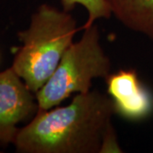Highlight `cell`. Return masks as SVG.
<instances>
[{
    "mask_svg": "<svg viewBox=\"0 0 153 153\" xmlns=\"http://www.w3.org/2000/svg\"><path fill=\"white\" fill-rule=\"evenodd\" d=\"M115 114L108 94H77L67 105L38 111L13 144L22 153H100Z\"/></svg>",
    "mask_w": 153,
    "mask_h": 153,
    "instance_id": "6da1fadb",
    "label": "cell"
},
{
    "mask_svg": "<svg viewBox=\"0 0 153 153\" xmlns=\"http://www.w3.org/2000/svg\"><path fill=\"white\" fill-rule=\"evenodd\" d=\"M35 94L11 66L0 72V143H14L18 124L38 112Z\"/></svg>",
    "mask_w": 153,
    "mask_h": 153,
    "instance_id": "277c9868",
    "label": "cell"
},
{
    "mask_svg": "<svg viewBox=\"0 0 153 153\" xmlns=\"http://www.w3.org/2000/svg\"><path fill=\"white\" fill-rule=\"evenodd\" d=\"M60 3L63 10L66 11H71L76 5L85 8L88 19L83 27L95 23L99 19H108L112 16L107 0H60Z\"/></svg>",
    "mask_w": 153,
    "mask_h": 153,
    "instance_id": "52a82bcc",
    "label": "cell"
},
{
    "mask_svg": "<svg viewBox=\"0 0 153 153\" xmlns=\"http://www.w3.org/2000/svg\"><path fill=\"white\" fill-rule=\"evenodd\" d=\"M77 31L70 11L44 4L33 14L28 27L18 33L22 46L12 67L33 93L52 76Z\"/></svg>",
    "mask_w": 153,
    "mask_h": 153,
    "instance_id": "7a4b0ae2",
    "label": "cell"
},
{
    "mask_svg": "<svg viewBox=\"0 0 153 153\" xmlns=\"http://www.w3.org/2000/svg\"><path fill=\"white\" fill-rule=\"evenodd\" d=\"M111 15L127 28L153 41V0H107Z\"/></svg>",
    "mask_w": 153,
    "mask_h": 153,
    "instance_id": "8992f818",
    "label": "cell"
},
{
    "mask_svg": "<svg viewBox=\"0 0 153 153\" xmlns=\"http://www.w3.org/2000/svg\"><path fill=\"white\" fill-rule=\"evenodd\" d=\"M112 153L123 152L120 145L117 140V133L114 128H112L105 137L103 144L101 146L100 153Z\"/></svg>",
    "mask_w": 153,
    "mask_h": 153,
    "instance_id": "ba28073f",
    "label": "cell"
},
{
    "mask_svg": "<svg viewBox=\"0 0 153 153\" xmlns=\"http://www.w3.org/2000/svg\"><path fill=\"white\" fill-rule=\"evenodd\" d=\"M106 92L116 114L128 121L146 119L153 111V94L140 81L135 70H119L105 78Z\"/></svg>",
    "mask_w": 153,
    "mask_h": 153,
    "instance_id": "5b68a950",
    "label": "cell"
},
{
    "mask_svg": "<svg viewBox=\"0 0 153 153\" xmlns=\"http://www.w3.org/2000/svg\"><path fill=\"white\" fill-rule=\"evenodd\" d=\"M82 37L63 55L52 76L35 93L38 111L58 106L72 94H85L95 78H106L111 62L100 44L96 23L83 27Z\"/></svg>",
    "mask_w": 153,
    "mask_h": 153,
    "instance_id": "3957f363",
    "label": "cell"
}]
</instances>
